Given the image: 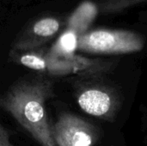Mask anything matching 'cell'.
<instances>
[{
	"label": "cell",
	"mask_w": 147,
	"mask_h": 146,
	"mask_svg": "<svg viewBox=\"0 0 147 146\" xmlns=\"http://www.w3.org/2000/svg\"><path fill=\"white\" fill-rule=\"evenodd\" d=\"M145 40L140 34L115 28H96L78 36V51L92 54H127L143 49Z\"/></svg>",
	"instance_id": "obj_2"
},
{
	"label": "cell",
	"mask_w": 147,
	"mask_h": 146,
	"mask_svg": "<svg viewBox=\"0 0 147 146\" xmlns=\"http://www.w3.org/2000/svg\"><path fill=\"white\" fill-rule=\"evenodd\" d=\"M0 146H15L9 139V132L3 126L0 119Z\"/></svg>",
	"instance_id": "obj_10"
},
{
	"label": "cell",
	"mask_w": 147,
	"mask_h": 146,
	"mask_svg": "<svg viewBox=\"0 0 147 146\" xmlns=\"http://www.w3.org/2000/svg\"><path fill=\"white\" fill-rule=\"evenodd\" d=\"M74 96L78 107L89 115L114 121L120 108L121 96L112 86L83 77L73 83Z\"/></svg>",
	"instance_id": "obj_3"
},
{
	"label": "cell",
	"mask_w": 147,
	"mask_h": 146,
	"mask_svg": "<svg viewBox=\"0 0 147 146\" xmlns=\"http://www.w3.org/2000/svg\"><path fill=\"white\" fill-rule=\"evenodd\" d=\"M9 61L50 77L71 76L68 63L53 58L47 46L28 51L9 50Z\"/></svg>",
	"instance_id": "obj_6"
},
{
	"label": "cell",
	"mask_w": 147,
	"mask_h": 146,
	"mask_svg": "<svg viewBox=\"0 0 147 146\" xmlns=\"http://www.w3.org/2000/svg\"><path fill=\"white\" fill-rule=\"evenodd\" d=\"M56 146H100L102 132L94 124L70 112H61L51 124Z\"/></svg>",
	"instance_id": "obj_4"
},
{
	"label": "cell",
	"mask_w": 147,
	"mask_h": 146,
	"mask_svg": "<svg viewBox=\"0 0 147 146\" xmlns=\"http://www.w3.org/2000/svg\"><path fill=\"white\" fill-rule=\"evenodd\" d=\"M146 2L147 0H102L97 8L102 14H117Z\"/></svg>",
	"instance_id": "obj_9"
},
{
	"label": "cell",
	"mask_w": 147,
	"mask_h": 146,
	"mask_svg": "<svg viewBox=\"0 0 147 146\" xmlns=\"http://www.w3.org/2000/svg\"><path fill=\"white\" fill-rule=\"evenodd\" d=\"M65 22L56 15H41L29 21L13 40L10 50L28 51L46 46L61 31Z\"/></svg>",
	"instance_id": "obj_5"
},
{
	"label": "cell",
	"mask_w": 147,
	"mask_h": 146,
	"mask_svg": "<svg viewBox=\"0 0 147 146\" xmlns=\"http://www.w3.org/2000/svg\"><path fill=\"white\" fill-rule=\"evenodd\" d=\"M55 84L46 75L22 77L0 95V108L8 113L40 146H56L47 102L54 98Z\"/></svg>",
	"instance_id": "obj_1"
},
{
	"label": "cell",
	"mask_w": 147,
	"mask_h": 146,
	"mask_svg": "<svg viewBox=\"0 0 147 146\" xmlns=\"http://www.w3.org/2000/svg\"><path fill=\"white\" fill-rule=\"evenodd\" d=\"M98 12L97 6L91 2H84L74 11L68 20L67 28L75 31L78 36L86 31Z\"/></svg>",
	"instance_id": "obj_8"
},
{
	"label": "cell",
	"mask_w": 147,
	"mask_h": 146,
	"mask_svg": "<svg viewBox=\"0 0 147 146\" xmlns=\"http://www.w3.org/2000/svg\"><path fill=\"white\" fill-rule=\"evenodd\" d=\"M78 34L73 30L66 28L49 47V52L57 59H69L78 51Z\"/></svg>",
	"instance_id": "obj_7"
}]
</instances>
